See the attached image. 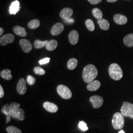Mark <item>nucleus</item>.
I'll return each mask as SVG.
<instances>
[{"label": "nucleus", "instance_id": "obj_1", "mask_svg": "<svg viewBox=\"0 0 133 133\" xmlns=\"http://www.w3.org/2000/svg\"><path fill=\"white\" fill-rule=\"evenodd\" d=\"M98 70L96 66L92 64H89L85 66L82 72V78L84 81L89 83L98 76Z\"/></svg>", "mask_w": 133, "mask_h": 133}, {"label": "nucleus", "instance_id": "obj_2", "mask_svg": "<svg viewBox=\"0 0 133 133\" xmlns=\"http://www.w3.org/2000/svg\"><path fill=\"white\" fill-rule=\"evenodd\" d=\"M109 76L114 81H119L123 76L122 69L116 63L111 64L109 68Z\"/></svg>", "mask_w": 133, "mask_h": 133}, {"label": "nucleus", "instance_id": "obj_3", "mask_svg": "<svg viewBox=\"0 0 133 133\" xmlns=\"http://www.w3.org/2000/svg\"><path fill=\"white\" fill-rule=\"evenodd\" d=\"M112 124L115 130H120L124 126V116L120 112L114 114L112 119Z\"/></svg>", "mask_w": 133, "mask_h": 133}, {"label": "nucleus", "instance_id": "obj_4", "mask_svg": "<svg viewBox=\"0 0 133 133\" xmlns=\"http://www.w3.org/2000/svg\"><path fill=\"white\" fill-rule=\"evenodd\" d=\"M121 113L125 117L133 119V104L127 102H124L121 108Z\"/></svg>", "mask_w": 133, "mask_h": 133}, {"label": "nucleus", "instance_id": "obj_5", "mask_svg": "<svg viewBox=\"0 0 133 133\" xmlns=\"http://www.w3.org/2000/svg\"><path fill=\"white\" fill-rule=\"evenodd\" d=\"M57 93L62 98L64 99H70L72 96L71 90L66 86L64 85H59L57 87Z\"/></svg>", "mask_w": 133, "mask_h": 133}, {"label": "nucleus", "instance_id": "obj_6", "mask_svg": "<svg viewBox=\"0 0 133 133\" xmlns=\"http://www.w3.org/2000/svg\"><path fill=\"white\" fill-rule=\"evenodd\" d=\"M89 101L93 105V107L95 109H98L100 108L104 103L103 98L98 95H95L91 97Z\"/></svg>", "mask_w": 133, "mask_h": 133}, {"label": "nucleus", "instance_id": "obj_7", "mask_svg": "<svg viewBox=\"0 0 133 133\" xmlns=\"http://www.w3.org/2000/svg\"><path fill=\"white\" fill-rule=\"evenodd\" d=\"M16 89L17 92L20 95H24L27 91L26 81L23 78H21L19 79L17 84Z\"/></svg>", "mask_w": 133, "mask_h": 133}, {"label": "nucleus", "instance_id": "obj_8", "mask_svg": "<svg viewBox=\"0 0 133 133\" xmlns=\"http://www.w3.org/2000/svg\"><path fill=\"white\" fill-rule=\"evenodd\" d=\"M14 36L11 34H5L2 36L0 38V44L2 45L5 46L9 43H13L14 42Z\"/></svg>", "mask_w": 133, "mask_h": 133}, {"label": "nucleus", "instance_id": "obj_9", "mask_svg": "<svg viewBox=\"0 0 133 133\" xmlns=\"http://www.w3.org/2000/svg\"><path fill=\"white\" fill-rule=\"evenodd\" d=\"M19 44L25 53L30 52L32 49V45L31 43L26 39H21L19 41Z\"/></svg>", "mask_w": 133, "mask_h": 133}, {"label": "nucleus", "instance_id": "obj_10", "mask_svg": "<svg viewBox=\"0 0 133 133\" xmlns=\"http://www.w3.org/2000/svg\"><path fill=\"white\" fill-rule=\"evenodd\" d=\"M10 115L14 118V119H17L20 121H23L25 119V115H24V110L21 109H19L11 112L10 114Z\"/></svg>", "mask_w": 133, "mask_h": 133}, {"label": "nucleus", "instance_id": "obj_11", "mask_svg": "<svg viewBox=\"0 0 133 133\" xmlns=\"http://www.w3.org/2000/svg\"><path fill=\"white\" fill-rule=\"evenodd\" d=\"M64 30V25L61 23H57L53 25L51 30V34L53 36H57L62 33Z\"/></svg>", "mask_w": 133, "mask_h": 133}, {"label": "nucleus", "instance_id": "obj_12", "mask_svg": "<svg viewBox=\"0 0 133 133\" xmlns=\"http://www.w3.org/2000/svg\"><path fill=\"white\" fill-rule=\"evenodd\" d=\"M43 107L48 111L51 113L56 112L58 110L57 105L49 102H45L43 104Z\"/></svg>", "mask_w": 133, "mask_h": 133}, {"label": "nucleus", "instance_id": "obj_13", "mask_svg": "<svg viewBox=\"0 0 133 133\" xmlns=\"http://www.w3.org/2000/svg\"><path fill=\"white\" fill-rule=\"evenodd\" d=\"M69 39L71 44L75 45L78 43L79 40V34L76 30H72L69 34Z\"/></svg>", "mask_w": 133, "mask_h": 133}, {"label": "nucleus", "instance_id": "obj_14", "mask_svg": "<svg viewBox=\"0 0 133 133\" xmlns=\"http://www.w3.org/2000/svg\"><path fill=\"white\" fill-rule=\"evenodd\" d=\"M114 20L115 23L118 25H124L128 21L126 16L121 14H115L114 17Z\"/></svg>", "mask_w": 133, "mask_h": 133}, {"label": "nucleus", "instance_id": "obj_15", "mask_svg": "<svg viewBox=\"0 0 133 133\" xmlns=\"http://www.w3.org/2000/svg\"><path fill=\"white\" fill-rule=\"evenodd\" d=\"M74 13L73 10L71 8H66L61 10L60 14V17L63 19H69L71 18Z\"/></svg>", "mask_w": 133, "mask_h": 133}, {"label": "nucleus", "instance_id": "obj_16", "mask_svg": "<svg viewBox=\"0 0 133 133\" xmlns=\"http://www.w3.org/2000/svg\"><path fill=\"white\" fill-rule=\"evenodd\" d=\"M20 10V5L19 1L16 0L13 2L10 5V14L15 15Z\"/></svg>", "mask_w": 133, "mask_h": 133}, {"label": "nucleus", "instance_id": "obj_17", "mask_svg": "<svg viewBox=\"0 0 133 133\" xmlns=\"http://www.w3.org/2000/svg\"><path fill=\"white\" fill-rule=\"evenodd\" d=\"M101 82L99 81H93L88 84L87 89L90 91H95L98 90L101 87Z\"/></svg>", "mask_w": 133, "mask_h": 133}, {"label": "nucleus", "instance_id": "obj_18", "mask_svg": "<svg viewBox=\"0 0 133 133\" xmlns=\"http://www.w3.org/2000/svg\"><path fill=\"white\" fill-rule=\"evenodd\" d=\"M13 31L16 35L20 37H25L27 36V33L26 31V29L20 26H14L13 28Z\"/></svg>", "mask_w": 133, "mask_h": 133}, {"label": "nucleus", "instance_id": "obj_19", "mask_svg": "<svg viewBox=\"0 0 133 133\" xmlns=\"http://www.w3.org/2000/svg\"><path fill=\"white\" fill-rule=\"evenodd\" d=\"M124 44L129 48L133 46V34H130L126 36L123 39Z\"/></svg>", "mask_w": 133, "mask_h": 133}, {"label": "nucleus", "instance_id": "obj_20", "mask_svg": "<svg viewBox=\"0 0 133 133\" xmlns=\"http://www.w3.org/2000/svg\"><path fill=\"white\" fill-rule=\"evenodd\" d=\"M98 24H99L100 28L103 30H108L109 28V22L105 19H99L98 20Z\"/></svg>", "mask_w": 133, "mask_h": 133}, {"label": "nucleus", "instance_id": "obj_21", "mask_svg": "<svg viewBox=\"0 0 133 133\" xmlns=\"http://www.w3.org/2000/svg\"><path fill=\"white\" fill-rule=\"evenodd\" d=\"M11 70L9 69H5L1 71V76L6 81H10L12 78V76L11 75Z\"/></svg>", "mask_w": 133, "mask_h": 133}, {"label": "nucleus", "instance_id": "obj_22", "mask_svg": "<svg viewBox=\"0 0 133 133\" xmlns=\"http://www.w3.org/2000/svg\"><path fill=\"white\" fill-rule=\"evenodd\" d=\"M58 46V42L55 39H52L48 42L46 45V49L48 51H53Z\"/></svg>", "mask_w": 133, "mask_h": 133}, {"label": "nucleus", "instance_id": "obj_23", "mask_svg": "<svg viewBox=\"0 0 133 133\" xmlns=\"http://www.w3.org/2000/svg\"><path fill=\"white\" fill-rule=\"evenodd\" d=\"M77 60L76 58H71L67 63V67L69 70H73L77 66Z\"/></svg>", "mask_w": 133, "mask_h": 133}, {"label": "nucleus", "instance_id": "obj_24", "mask_svg": "<svg viewBox=\"0 0 133 133\" xmlns=\"http://www.w3.org/2000/svg\"><path fill=\"white\" fill-rule=\"evenodd\" d=\"M49 41L46 40L45 41H41L39 39H36L34 42V46L36 49H40L46 46L47 43Z\"/></svg>", "mask_w": 133, "mask_h": 133}, {"label": "nucleus", "instance_id": "obj_25", "mask_svg": "<svg viewBox=\"0 0 133 133\" xmlns=\"http://www.w3.org/2000/svg\"><path fill=\"white\" fill-rule=\"evenodd\" d=\"M40 26V21L38 19H33L30 21L28 24V27L31 29H36L38 28Z\"/></svg>", "mask_w": 133, "mask_h": 133}, {"label": "nucleus", "instance_id": "obj_26", "mask_svg": "<svg viewBox=\"0 0 133 133\" xmlns=\"http://www.w3.org/2000/svg\"><path fill=\"white\" fill-rule=\"evenodd\" d=\"M92 14L94 16L95 18L96 19H102L103 16V14L102 11L98 8H94L92 10Z\"/></svg>", "mask_w": 133, "mask_h": 133}, {"label": "nucleus", "instance_id": "obj_27", "mask_svg": "<svg viewBox=\"0 0 133 133\" xmlns=\"http://www.w3.org/2000/svg\"><path fill=\"white\" fill-rule=\"evenodd\" d=\"M85 25L87 28L91 32H92L95 30V25L91 19H87L86 20Z\"/></svg>", "mask_w": 133, "mask_h": 133}, {"label": "nucleus", "instance_id": "obj_28", "mask_svg": "<svg viewBox=\"0 0 133 133\" xmlns=\"http://www.w3.org/2000/svg\"><path fill=\"white\" fill-rule=\"evenodd\" d=\"M6 130L9 133H22L21 131L19 128L13 126H8L6 128Z\"/></svg>", "mask_w": 133, "mask_h": 133}, {"label": "nucleus", "instance_id": "obj_29", "mask_svg": "<svg viewBox=\"0 0 133 133\" xmlns=\"http://www.w3.org/2000/svg\"><path fill=\"white\" fill-rule=\"evenodd\" d=\"M34 72H35V74H36V75H43L45 74V71L43 69V68H42L40 66H36L34 68Z\"/></svg>", "mask_w": 133, "mask_h": 133}, {"label": "nucleus", "instance_id": "obj_30", "mask_svg": "<svg viewBox=\"0 0 133 133\" xmlns=\"http://www.w3.org/2000/svg\"><path fill=\"white\" fill-rule=\"evenodd\" d=\"M26 81H27V83H28L29 85H34V84L35 83L36 79V78H35L34 76H32L28 75V76H27Z\"/></svg>", "mask_w": 133, "mask_h": 133}, {"label": "nucleus", "instance_id": "obj_31", "mask_svg": "<svg viewBox=\"0 0 133 133\" xmlns=\"http://www.w3.org/2000/svg\"><path fill=\"white\" fill-rule=\"evenodd\" d=\"M78 127L83 131H87L88 129V127L87 126V124H86L85 122H84L83 121H80L79 122Z\"/></svg>", "mask_w": 133, "mask_h": 133}, {"label": "nucleus", "instance_id": "obj_32", "mask_svg": "<svg viewBox=\"0 0 133 133\" xmlns=\"http://www.w3.org/2000/svg\"><path fill=\"white\" fill-rule=\"evenodd\" d=\"M50 58H45L44 59H43L42 60H40L38 63L40 65H43V64H48V63H49L50 61Z\"/></svg>", "mask_w": 133, "mask_h": 133}, {"label": "nucleus", "instance_id": "obj_33", "mask_svg": "<svg viewBox=\"0 0 133 133\" xmlns=\"http://www.w3.org/2000/svg\"><path fill=\"white\" fill-rule=\"evenodd\" d=\"M92 5H97L100 3L102 0H87Z\"/></svg>", "mask_w": 133, "mask_h": 133}, {"label": "nucleus", "instance_id": "obj_34", "mask_svg": "<svg viewBox=\"0 0 133 133\" xmlns=\"http://www.w3.org/2000/svg\"><path fill=\"white\" fill-rule=\"evenodd\" d=\"M4 95H5V93H4L3 88L2 86L0 85V98H2L4 96Z\"/></svg>", "mask_w": 133, "mask_h": 133}, {"label": "nucleus", "instance_id": "obj_35", "mask_svg": "<svg viewBox=\"0 0 133 133\" xmlns=\"http://www.w3.org/2000/svg\"><path fill=\"white\" fill-rule=\"evenodd\" d=\"M66 22L67 23L70 22V23H73V22H74V19H72V18H69V19H66Z\"/></svg>", "mask_w": 133, "mask_h": 133}, {"label": "nucleus", "instance_id": "obj_36", "mask_svg": "<svg viewBox=\"0 0 133 133\" xmlns=\"http://www.w3.org/2000/svg\"><path fill=\"white\" fill-rule=\"evenodd\" d=\"M4 32V29L2 28V27L0 28V36H2Z\"/></svg>", "mask_w": 133, "mask_h": 133}, {"label": "nucleus", "instance_id": "obj_37", "mask_svg": "<svg viewBox=\"0 0 133 133\" xmlns=\"http://www.w3.org/2000/svg\"><path fill=\"white\" fill-rule=\"evenodd\" d=\"M108 2H109V3H114L116 2L117 0H107Z\"/></svg>", "mask_w": 133, "mask_h": 133}, {"label": "nucleus", "instance_id": "obj_38", "mask_svg": "<svg viewBox=\"0 0 133 133\" xmlns=\"http://www.w3.org/2000/svg\"><path fill=\"white\" fill-rule=\"evenodd\" d=\"M125 133L124 132V131L123 130H121V131H120L119 132V133Z\"/></svg>", "mask_w": 133, "mask_h": 133}]
</instances>
